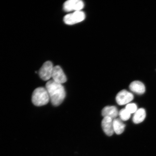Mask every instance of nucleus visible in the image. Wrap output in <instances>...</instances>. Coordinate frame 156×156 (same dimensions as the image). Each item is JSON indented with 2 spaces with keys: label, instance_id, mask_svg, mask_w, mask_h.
<instances>
[{
  "label": "nucleus",
  "instance_id": "f257e3e1",
  "mask_svg": "<svg viewBox=\"0 0 156 156\" xmlns=\"http://www.w3.org/2000/svg\"><path fill=\"white\" fill-rule=\"evenodd\" d=\"M45 88L48 94L51 102L53 106H58L63 102L66 96V92L62 84L51 80L46 83Z\"/></svg>",
  "mask_w": 156,
  "mask_h": 156
},
{
  "label": "nucleus",
  "instance_id": "ddd939ff",
  "mask_svg": "<svg viewBox=\"0 0 156 156\" xmlns=\"http://www.w3.org/2000/svg\"><path fill=\"white\" fill-rule=\"evenodd\" d=\"M119 115L121 119V120L126 121L129 119L130 118L131 114L125 108L122 109L120 111L119 113Z\"/></svg>",
  "mask_w": 156,
  "mask_h": 156
},
{
  "label": "nucleus",
  "instance_id": "1a4fd4ad",
  "mask_svg": "<svg viewBox=\"0 0 156 156\" xmlns=\"http://www.w3.org/2000/svg\"><path fill=\"white\" fill-rule=\"evenodd\" d=\"M119 113L118 109L114 106H107L103 108L102 114V116L105 117H108L114 119L118 116Z\"/></svg>",
  "mask_w": 156,
  "mask_h": 156
},
{
  "label": "nucleus",
  "instance_id": "f03ea898",
  "mask_svg": "<svg viewBox=\"0 0 156 156\" xmlns=\"http://www.w3.org/2000/svg\"><path fill=\"white\" fill-rule=\"evenodd\" d=\"M32 100L33 104L37 106L47 104L50 99L46 88L39 87L35 89L32 94Z\"/></svg>",
  "mask_w": 156,
  "mask_h": 156
},
{
  "label": "nucleus",
  "instance_id": "4468645a",
  "mask_svg": "<svg viewBox=\"0 0 156 156\" xmlns=\"http://www.w3.org/2000/svg\"><path fill=\"white\" fill-rule=\"evenodd\" d=\"M125 109L130 114L135 113L137 110V106L134 103H129L126 105Z\"/></svg>",
  "mask_w": 156,
  "mask_h": 156
},
{
  "label": "nucleus",
  "instance_id": "9b49d317",
  "mask_svg": "<svg viewBox=\"0 0 156 156\" xmlns=\"http://www.w3.org/2000/svg\"><path fill=\"white\" fill-rule=\"evenodd\" d=\"M146 111L143 108H140L134 113L133 121L134 123L138 124L143 122L146 118Z\"/></svg>",
  "mask_w": 156,
  "mask_h": 156
},
{
  "label": "nucleus",
  "instance_id": "6e6552de",
  "mask_svg": "<svg viewBox=\"0 0 156 156\" xmlns=\"http://www.w3.org/2000/svg\"><path fill=\"white\" fill-rule=\"evenodd\" d=\"M102 126L103 131L107 135L111 136L114 133L113 120L108 117H105L102 122Z\"/></svg>",
  "mask_w": 156,
  "mask_h": 156
},
{
  "label": "nucleus",
  "instance_id": "39448f33",
  "mask_svg": "<svg viewBox=\"0 0 156 156\" xmlns=\"http://www.w3.org/2000/svg\"><path fill=\"white\" fill-rule=\"evenodd\" d=\"M84 4L81 0H68L64 3L63 9L66 12L81 11Z\"/></svg>",
  "mask_w": 156,
  "mask_h": 156
},
{
  "label": "nucleus",
  "instance_id": "7ed1b4c3",
  "mask_svg": "<svg viewBox=\"0 0 156 156\" xmlns=\"http://www.w3.org/2000/svg\"><path fill=\"white\" fill-rule=\"evenodd\" d=\"M85 18V13L81 11H75L66 15L64 16L63 20L66 24L72 25L82 22L84 20Z\"/></svg>",
  "mask_w": 156,
  "mask_h": 156
},
{
  "label": "nucleus",
  "instance_id": "f8f14e48",
  "mask_svg": "<svg viewBox=\"0 0 156 156\" xmlns=\"http://www.w3.org/2000/svg\"><path fill=\"white\" fill-rule=\"evenodd\" d=\"M113 128L114 132L118 134H120L124 132L125 125L122 121V120L119 119H115L113 120Z\"/></svg>",
  "mask_w": 156,
  "mask_h": 156
},
{
  "label": "nucleus",
  "instance_id": "9d476101",
  "mask_svg": "<svg viewBox=\"0 0 156 156\" xmlns=\"http://www.w3.org/2000/svg\"><path fill=\"white\" fill-rule=\"evenodd\" d=\"M129 89L133 92L139 95L143 94L146 90L144 84L138 81L132 82L129 85Z\"/></svg>",
  "mask_w": 156,
  "mask_h": 156
},
{
  "label": "nucleus",
  "instance_id": "0eeeda50",
  "mask_svg": "<svg viewBox=\"0 0 156 156\" xmlns=\"http://www.w3.org/2000/svg\"><path fill=\"white\" fill-rule=\"evenodd\" d=\"M51 78L54 81L62 84L66 83L67 80L65 73L59 66H56L54 67Z\"/></svg>",
  "mask_w": 156,
  "mask_h": 156
},
{
  "label": "nucleus",
  "instance_id": "20e7f679",
  "mask_svg": "<svg viewBox=\"0 0 156 156\" xmlns=\"http://www.w3.org/2000/svg\"><path fill=\"white\" fill-rule=\"evenodd\" d=\"M54 66L51 62L47 61L43 64L39 71V76L44 81H48L52 77Z\"/></svg>",
  "mask_w": 156,
  "mask_h": 156
},
{
  "label": "nucleus",
  "instance_id": "423d86ee",
  "mask_svg": "<svg viewBox=\"0 0 156 156\" xmlns=\"http://www.w3.org/2000/svg\"><path fill=\"white\" fill-rule=\"evenodd\" d=\"M133 94L126 90H123L118 93L116 98L117 103L120 105H127L133 100Z\"/></svg>",
  "mask_w": 156,
  "mask_h": 156
}]
</instances>
